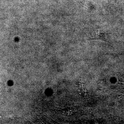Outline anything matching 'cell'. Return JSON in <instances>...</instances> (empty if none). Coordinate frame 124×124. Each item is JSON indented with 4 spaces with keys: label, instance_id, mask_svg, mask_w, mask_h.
<instances>
[{
    "label": "cell",
    "instance_id": "cell-1",
    "mask_svg": "<svg viewBox=\"0 0 124 124\" xmlns=\"http://www.w3.org/2000/svg\"><path fill=\"white\" fill-rule=\"evenodd\" d=\"M106 33L102 30H97L93 32L91 35L90 40H99L106 41L107 39Z\"/></svg>",
    "mask_w": 124,
    "mask_h": 124
}]
</instances>
